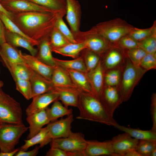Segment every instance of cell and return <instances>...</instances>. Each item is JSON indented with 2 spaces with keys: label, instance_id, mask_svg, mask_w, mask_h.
<instances>
[{
  "label": "cell",
  "instance_id": "1",
  "mask_svg": "<svg viewBox=\"0 0 156 156\" xmlns=\"http://www.w3.org/2000/svg\"><path fill=\"white\" fill-rule=\"evenodd\" d=\"M57 16L54 12L29 11L12 13L11 20L26 35L39 42L49 37Z\"/></svg>",
  "mask_w": 156,
  "mask_h": 156
},
{
  "label": "cell",
  "instance_id": "2",
  "mask_svg": "<svg viewBox=\"0 0 156 156\" xmlns=\"http://www.w3.org/2000/svg\"><path fill=\"white\" fill-rule=\"evenodd\" d=\"M77 107L79 114L76 118L114 126L117 122L107 112L98 98L94 95L81 92Z\"/></svg>",
  "mask_w": 156,
  "mask_h": 156
},
{
  "label": "cell",
  "instance_id": "3",
  "mask_svg": "<svg viewBox=\"0 0 156 156\" xmlns=\"http://www.w3.org/2000/svg\"><path fill=\"white\" fill-rule=\"evenodd\" d=\"M147 71L133 64L129 59L127 61L121 86L118 89L122 102L130 98L135 87Z\"/></svg>",
  "mask_w": 156,
  "mask_h": 156
},
{
  "label": "cell",
  "instance_id": "4",
  "mask_svg": "<svg viewBox=\"0 0 156 156\" xmlns=\"http://www.w3.org/2000/svg\"><path fill=\"white\" fill-rule=\"evenodd\" d=\"M28 129L23 123L15 124L0 121V150L10 152L15 149L22 135Z\"/></svg>",
  "mask_w": 156,
  "mask_h": 156
},
{
  "label": "cell",
  "instance_id": "5",
  "mask_svg": "<svg viewBox=\"0 0 156 156\" xmlns=\"http://www.w3.org/2000/svg\"><path fill=\"white\" fill-rule=\"evenodd\" d=\"M94 27L111 43L118 42L134 27L120 18L99 23Z\"/></svg>",
  "mask_w": 156,
  "mask_h": 156
},
{
  "label": "cell",
  "instance_id": "6",
  "mask_svg": "<svg viewBox=\"0 0 156 156\" xmlns=\"http://www.w3.org/2000/svg\"><path fill=\"white\" fill-rule=\"evenodd\" d=\"M0 121L23 123V112L20 103L2 90L0 94Z\"/></svg>",
  "mask_w": 156,
  "mask_h": 156
},
{
  "label": "cell",
  "instance_id": "7",
  "mask_svg": "<svg viewBox=\"0 0 156 156\" xmlns=\"http://www.w3.org/2000/svg\"><path fill=\"white\" fill-rule=\"evenodd\" d=\"M78 42H83L86 48L97 54L106 52L110 46V43L94 27L86 31L80 32L75 36Z\"/></svg>",
  "mask_w": 156,
  "mask_h": 156
},
{
  "label": "cell",
  "instance_id": "8",
  "mask_svg": "<svg viewBox=\"0 0 156 156\" xmlns=\"http://www.w3.org/2000/svg\"><path fill=\"white\" fill-rule=\"evenodd\" d=\"M87 140L80 132H72L67 137L53 139L50 142L51 147H56L69 152H84Z\"/></svg>",
  "mask_w": 156,
  "mask_h": 156
},
{
  "label": "cell",
  "instance_id": "9",
  "mask_svg": "<svg viewBox=\"0 0 156 156\" xmlns=\"http://www.w3.org/2000/svg\"><path fill=\"white\" fill-rule=\"evenodd\" d=\"M0 3L5 10L11 13L29 11L54 12L46 8L27 0H1Z\"/></svg>",
  "mask_w": 156,
  "mask_h": 156
},
{
  "label": "cell",
  "instance_id": "10",
  "mask_svg": "<svg viewBox=\"0 0 156 156\" xmlns=\"http://www.w3.org/2000/svg\"><path fill=\"white\" fill-rule=\"evenodd\" d=\"M73 121V115L71 114L65 118H61L48 124L49 131L47 139L49 143L53 139L68 136L72 132L71 124Z\"/></svg>",
  "mask_w": 156,
  "mask_h": 156
},
{
  "label": "cell",
  "instance_id": "11",
  "mask_svg": "<svg viewBox=\"0 0 156 156\" xmlns=\"http://www.w3.org/2000/svg\"><path fill=\"white\" fill-rule=\"evenodd\" d=\"M66 18L75 37L80 31L81 6L77 0H66Z\"/></svg>",
  "mask_w": 156,
  "mask_h": 156
},
{
  "label": "cell",
  "instance_id": "12",
  "mask_svg": "<svg viewBox=\"0 0 156 156\" xmlns=\"http://www.w3.org/2000/svg\"><path fill=\"white\" fill-rule=\"evenodd\" d=\"M99 99L107 112L112 117L116 109L122 102L118 88L115 86H107L103 90Z\"/></svg>",
  "mask_w": 156,
  "mask_h": 156
},
{
  "label": "cell",
  "instance_id": "13",
  "mask_svg": "<svg viewBox=\"0 0 156 156\" xmlns=\"http://www.w3.org/2000/svg\"><path fill=\"white\" fill-rule=\"evenodd\" d=\"M26 109L27 116L36 113L48 107L49 105L59 99V94L55 90L35 96Z\"/></svg>",
  "mask_w": 156,
  "mask_h": 156
},
{
  "label": "cell",
  "instance_id": "14",
  "mask_svg": "<svg viewBox=\"0 0 156 156\" xmlns=\"http://www.w3.org/2000/svg\"><path fill=\"white\" fill-rule=\"evenodd\" d=\"M110 140L114 152V156H122L127 151L135 149L138 141L125 132L114 137Z\"/></svg>",
  "mask_w": 156,
  "mask_h": 156
},
{
  "label": "cell",
  "instance_id": "15",
  "mask_svg": "<svg viewBox=\"0 0 156 156\" xmlns=\"http://www.w3.org/2000/svg\"><path fill=\"white\" fill-rule=\"evenodd\" d=\"M48 107L45 109L27 116L26 120L29 125V133L27 139H30L38 133L46 125L50 122Z\"/></svg>",
  "mask_w": 156,
  "mask_h": 156
},
{
  "label": "cell",
  "instance_id": "16",
  "mask_svg": "<svg viewBox=\"0 0 156 156\" xmlns=\"http://www.w3.org/2000/svg\"><path fill=\"white\" fill-rule=\"evenodd\" d=\"M84 153L85 156H114V155L110 140L103 142L87 140Z\"/></svg>",
  "mask_w": 156,
  "mask_h": 156
},
{
  "label": "cell",
  "instance_id": "17",
  "mask_svg": "<svg viewBox=\"0 0 156 156\" xmlns=\"http://www.w3.org/2000/svg\"><path fill=\"white\" fill-rule=\"evenodd\" d=\"M23 62L34 71L51 81L54 68L38 60L36 56L21 53Z\"/></svg>",
  "mask_w": 156,
  "mask_h": 156
},
{
  "label": "cell",
  "instance_id": "18",
  "mask_svg": "<svg viewBox=\"0 0 156 156\" xmlns=\"http://www.w3.org/2000/svg\"><path fill=\"white\" fill-rule=\"evenodd\" d=\"M32 93V98L54 90L55 87L51 81L34 71L29 80Z\"/></svg>",
  "mask_w": 156,
  "mask_h": 156
},
{
  "label": "cell",
  "instance_id": "19",
  "mask_svg": "<svg viewBox=\"0 0 156 156\" xmlns=\"http://www.w3.org/2000/svg\"><path fill=\"white\" fill-rule=\"evenodd\" d=\"M5 38L6 42L16 48L20 47L28 51L31 55L35 56L38 49L34 47L33 45L28 40L17 34L12 32L5 27Z\"/></svg>",
  "mask_w": 156,
  "mask_h": 156
},
{
  "label": "cell",
  "instance_id": "20",
  "mask_svg": "<svg viewBox=\"0 0 156 156\" xmlns=\"http://www.w3.org/2000/svg\"><path fill=\"white\" fill-rule=\"evenodd\" d=\"M37 46L38 51L35 56L39 60L53 68L57 64L52 55L51 48L50 43L49 37L45 38L38 42Z\"/></svg>",
  "mask_w": 156,
  "mask_h": 156
},
{
  "label": "cell",
  "instance_id": "21",
  "mask_svg": "<svg viewBox=\"0 0 156 156\" xmlns=\"http://www.w3.org/2000/svg\"><path fill=\"white\" fill-rule=\"evenodd\" d=\"M87 75L94 94L99 99L103 90V70L100 61L94 68L88 71Z\"/></svg>",
  "mask_w": 156,
  "mask_h": 156
},
{
  "label": "cell",
  "instance_id": "22",
  "mask_svg": "<svg viewBox=\"0 0 156 156\" xmlns=\"http://www.w3.org/2000/svg\"><path fill=\"white\" fill-rule=\"evenodd\" d=\"M21 51L5 42L0 45V56L3 63L24 62L21 56Z\"/></svg>",
  "mask_w": 156,
  "mask_h": 156
},
{
  "label": "cell",
  "instance_id": "23",
  "mask_svg": "<svg viewBox=\"0 0 156 156\" xmlns=\"http://www.w3.org/2000/svg\"><path fill=\"white\" fill-rule=\"evenodd\" d=\"M10 72L13 79L29 80L34 71L24 62L17 63H3Z\"/></svg>",
  "mask_w": 156,
  "mask_h": 156
},
{
  "label": "cell",
  "instance_id": "24",
  "mask_svg": "<svg viewBox=\"0 0 156 156\" xmlns=\"http://www.w3.org/2000/svg\"><path fill=\"white\" fill-rule=\"evenodd\" d=\"M59 94V99L64 106L77 107L80 95L81 92L67 88H55Z\"/></svg>",
  "mask_w": 156,
  "mask_h": 156
},
{
  "label": "cell",
  "instance_id": "25",
  "mask_svg": "<svg viewBox=\"0 0 156 156\" xmlns=\"http://www.w3.org/2000/svg\"><path fill=\"white\" fill-rule=\"evenodd\" d=\"M114 127L127 133L132 137L138 140H156V133L153 132L151 129L144 130L139 128H132L120 125L118 123Z\"/></svg>",
  "mask_w": 156,
  "mask_h": 156
},
{
  "label": "cell",
  "instance_id": "26",
  "mask_svg": "<svg viewBox=\"0 0 156 156\" xmlns=\"http://www.w3.org/2000/svg\"><path fill=\"white\" fill-rule=\"evenodd\" d=\"M51 81L55 88H67L73 86L68 74L57 64L54 68Z\"/></svg>",
  "mask_w": 156,
  "mask_h": 156
},
{
  "label": "cell",
  "instance_id": "27",
  "mask_svg": "<svg viewBox=\"0 0 156 156\" xmlns=\"http://www.w3.org/2000/svg\"><path fill=\"white\" fill-rule=\"evenodd\" d=\"M49 131V127L47 125L31 138L24 140L25 144L19 149L26 151L30 147L37 144H40V148L43 147L49 143L47 139Z\"/></svg>",
  "mask_w": 156,
  "mask_h": 156
},
{
  "label": "cell",
  "instance_id": "28",
  "mask_svg": "<svg viewBox=\"0 0 156 156\" xmlns=\"http://www.w3.org/2000/svg\"><path fill=\"white\" fill-rule=\"evenodd\" d=\"M83 42L75 43H69L60 48L52 49V52L62 55L75 58L81 51L86 49Z\"/></svg>",
  "mask_w": 156,
  "mask_h": 156
},
{
  "label": "cell",
  "instance_id": "29",
  "mask_svg": "<svg viewBox=\"0 0 156 156\" xmlns=\"http://www.w3.org/2000/svg\"><path fill=\"white\" fill-rule=\"evenodd\" d=\"M45 7L54 13L64 16L66 14V0H27Z\"/></svg>",
  "mask_w": 156,
  "mask_h": 156
},
{
  "label": "cell",
  "instance_id": "30",
  "mask_svg": "<svg viewBox=\"0 0 156 156\" xmlns=\"http://www.w3.org/2000/svg\"><path fill=\"white\" fill-rule=\"evenodd\" d=\"M66 70L72 80L81 90L85 92L94 95L90 81L83 73L70 69H67Z\"/></svg>",
  "mask_w": 156,
  "mask_h": 156
},
{
  "label": "cell",
  "instance_id": "31",
  "mask_svg": "<svg viewBox=\"0 0 156 156\" xmlns=\"http://www.w3.org/2000/svg\"><path fill=\"white\" fill-rule=\"evenodd\" d=\"M48 111L50 122L57 120L59 118L68 116L73 113L71 109L63 105L59 101H55L50 108H48Z\"/></svg>",
  "mask_w": 156,
  "mask_h": 156
},
{
  "label": "cell",
  "instance_id": "32",
  "mask_svg": "<svg viewBox=\"0 0 156 156\" xmlns=\"http://www.w3.org/2000/svg\"><path fill=\"white\" fill-rule=\"evenodd\" d=\"M57 65L68 69L79 71L83 73L87 72L86 64L81 58L72 60H62L55 58Z\"/></svg>",
  "mask_w": 156,
  "mask_h": 156
},
{
  "label": "cell",
  "instance_id": "33",
  "mask_svg": "<svg viewBox=\"0 0 156 156\" xmlns=\"http://www.w3.org/2000/svg\"><path fill=\"white\" fill-rule=\"evenodd\" d=\"M0 18L6 29L12 32L23 37L31 42L34 46H37L38 42L33 40L26 35L10 18L0 12Z\"/></svg>",
  "mask_w": 156,
  "mask_h": 156
},
{
  "label": "cell",
  "instance_id": "34",
  "mask_svg": "<svg viewBox=\"0 0 156 156\" xmlns=\"http://www.w3.org/2000/svg\"><path fill=\"white\" fill-rule=\"evenodd\" d=\"M49 40L52 49L70 43L55 26L49 35Z\"/></svg>",
  "mask_w": 156,
  "mask_h": 156
},
{
  "label": "cell",
  "instance_id": "35",
  "mask_svg": "<svg viewBox=\"0 0 156 156\" xmlns=\"http://www.w3.org/2000/svg\"><path fill=\"white\" fill-rule=\"evenodd\" d=\"M63 16L57 14V19L55 27L70 43L78 42L75 39L74 35L69 29L63 19Z\"/></svg>",
  "mask_w": 156,
  "mask_h": 156
},
{
  "label": "cell",
  "instance_id": "36",
  "mask_svg": "<svg viewBox=\"0 0 156 156\" xmlns=\"http://www.w3.org/2000/svg\"><path fill=\"white\" fill-rule=\"evenodd\" d=\"M16 90L27 100L32 98L31 85L29 80L14 79Z\"/></svg>",
  "mask_w": 156,
  "mask_h": 156
},
{
  "label": "cell",
  "instance_id": "37",
  "mask_svg": "<svg viewBox=\"0 0 156 156\" xmlns=\"http://www.w3.org/2000/svg\"><path fill=\"white\" fill-rule=\"evenodd\" d=\"M155 22L151 27L140 29L134 27L128 34L138 42H140L156 32Z\"/></svg>",
  "mask_w": 156,
  "mask_h": 156
},
{
  "label": "cell",
  "instance_id": "38",
  "mask_svg": "<svg viewBox=\"0 0 156 156\" xmlns=\"http://www.w3.org/2000/svg\"><path fill=\"white\" fill-rule=\"evenodd\" d=\"M156 148V140H138L135 149L141 156H150L152 151Z\"/></svg>",
  "mask_w": 156,
  "mask_h": 156
},
{
  "label": "cell",
  "instance_id": "39",
  "mask_svg": "<svg viewBox=\"0 0 156 156\" xmlns=\"http://www.w3.org/2000/svg\"><path fill=\"white\" fill-rule=\"evenodd\" d=\"M139 47L147 53H156V32L139 42Z\"/></svg>",
  "mask_w": 156,
  "mask_h": 156
},
{
  "label": "cell",
  "instance_id": "40",
  "mask_svg": "<svg viewBox=\"0 0 156 156\" xmlns=\"http://www.w3.org/2000/svg\"><path fill=\"white\" fill-rule=\"evenodd\" d=\"M147 53L139 47L129 49L127 52L129 60L133 64L138 66H140L142 60Z\"/></svg>",
  "mask_w": 156,
  "mask_h": 156
},
{
  "label": "cell",
  "instance_id": "41",
  "mask_svg": "<svg viewBox=\"0 0 156 156\" xmlns=\"http://www.w3.org/2000/svg\"><path fill=\"white\" fill-rule=\"evenodd\" d=\"M122 60V55L118 50L113 49L108 53L105 62V66L108 68H114L118 65Z\"/></svg>",
  "mask_w": 156,
  "mask_h": 156
},
{
  "label": "cell",
  "instance_id": "42",
  "mask_svg": "<svg viewBox=\"0 0 156 156\" xmlns=\"http://www.w3.org/2000/svg\"><path fill=\"white\" fill-rule=\"evenodd\" d=\"M87 49L85 56V64L87 71H89L96 66L99 61V57L98 54Z\"/></svg>",
  "mask_w": 156,
  "mask_h": 156
},
{
  "label": "cell",
  "instance_id": "43",
  "mask_svg": "<svg viewBox=\"0 0 156 156\" xmlns=\"http://www.w3.org/2000/svg\"><path fill=\"white\" fill-rule=\"evenodd\" d=\"M140 66L147 71L156 68V53H147L140 63Z\"/></svg>",
  "mask_w": 156,
  "mask_h": 156
},
{
  "label": "cell",
  "instance_id": "44",
  "mask_svg": "<svg viewBox=\"0 0 156 156\" xmlns=\"http://www.w3.org/2000/svg\"><path fill=\"white\" fill-rule=\"evenodd\" d=\"M120 73L118 70H111L106 75L105 81L107 86H115L120 82Z\"/></svg>",
  "mask_w": 156,
  "mask_h": 156
},
{
  "label": "cell",
  "instance_id": "45",
  "mask_svg": "<svg viewBox=\"0 0 156 156\" xmlns=\"http://www.w3.org/2000/svg\"><path fill=\"white\" fill-rule=\"evenodd\" d=\"M118 42L120 47L128 50L139 47V42L129 34L122 37Z\"/></svg>",
  "mask_w": 156,
  "mask_h": 156
},
{
  "label": "cell",
  "instance_id": "46",
  "mask_svg": "<svg viewBox=\"0 0 156 156\" xmlns=\"http://www.w3.org/2000/svg\"><path fill=\"white\" fill-rule=\"evenodd\" d=\"M151 114L153 122L151 130L154 132L156 133V94L154 93L151 98Z\"/></svg>",
  "mask_w": 156,
  "mask_h": 156
},
{
  "label": "cell",
  "instance_id": "47",
  "mask_svg": "<svg viewBox=\"0 0 156 156\" xmlns=\"http://www.w3.org/2000/svg\"><path fill=\"white\" fill-rule=\"evenodd\" d=\"M46 156H68L67 152L56 147H51L47 152Z\"/></svg>",
  "mask_w": 156,
  "mask_h": 156
},
{
  "label": "cell",
  "instance_id": "48",
  "mask_svg": "<svg viewBox=\"0 0 156 156\" xmlns=\"http://www.w3.org/2000/svg\"><path fill=\"white\" fill-rule=\"evenodd\" d=\"M40 148L36 146L32 150L26 151L22 150H19L15 154V156H36L39 152V150Z\"/></svg>",
  "mask_w": 156,
  "mask_h": 156
},
{
  "label": "cell",
  "instance_id": "49",
  "mask_svg": "<svg viewBox=\"0 0 156 156\" xmlns=\"http://www.w3.org/2000/svg\"><path fill=\"white\" fill-rule=\"evenodd\" d=\"M5 27L0 18V45L6 42L5 38Z\"/></svg>",
  "mask_w": 156,
  "mask_h": 156
},
{
  "label": "cell",
  "instance_id": "50",
  "mask_svg": "<svg viewBox=\"0 0 156 156\" xmlns=\"http://www.w3.org/2000/svg\"><path fill=\"white\" fill-rule=\"evenodd\" d=\"M122 156H141L135 149H132L124 153Z\"/></svg>",
  "mask_w": 156,
  "mask_h": 156
},
{
  "label": "cell",
  "instance_id": "51",
  "mask_svg": "<svg viewBox=\"0 0 156 156\" xmlns=\"http://www.w3.org/2000/svg\"><path fill=\"white\" fill-rule=\"evenodd\" d=\"M19 150V148H16L12 151L10 152H4L0 151V156H14Z\"/></svg>",
  "mask_w": 156,
  "mask_h": 156
},
{
  "label": "cell",
  "instance_id": "52",
  "mask_svg": "<svg viewBox=\"0 0 156 156\" xmlns=\"http://www.w3.org/2000/svg\"><path fill=\"white\" fill-rule=\"evenodd\" d=\"M0 12H2L7 15L10 19L11 18L12 13H10L2 7L0 3Z\"/></svg>",
  "mask_w": 156,
  "mask_h": 156
},
{
  "label": "cell",
  "instance_id": "53",
  "mask_svg": "<svg viewBox=\"0 0 156 156\" xmlns=\"http://www.w3.org/2000/svg\"><path fill=\"white\" fill-rule=\"evenodd\" d=\"M156 156V148L154 149L151 153L150 156Z\"/></svg>",
  "mask_w": 156,
  "mask_h": 156
},
{
  "label": "cell",
  "instance_id": "54",
  "mask_svg": "<svg viewBox=\"0 0 156 156\" xmlns=\"http://www.w3.org/2000/svg\"><path fill=\"white\" fill-rule=\"evenodd\" d=\"M3 82L0 80V94L2 90L1 88L3 86Z\"/></svg>",
  "mask_w": 156,
  "mask_h": 156
},
{
  "label": "cell",
  "instance_id": "55",
  "mask_svg": "<svg viewBox=\"0 0 156 156\" xmlns=\"http://www.w3.org/2000/svg\"><path fill=\"white\" fill-rule=\"evenodd\" d=\"M1 0H0V1H1Z\"/></svg>",
  "mask_w": 156,
  "mask_h": 156
}]
</instances>
